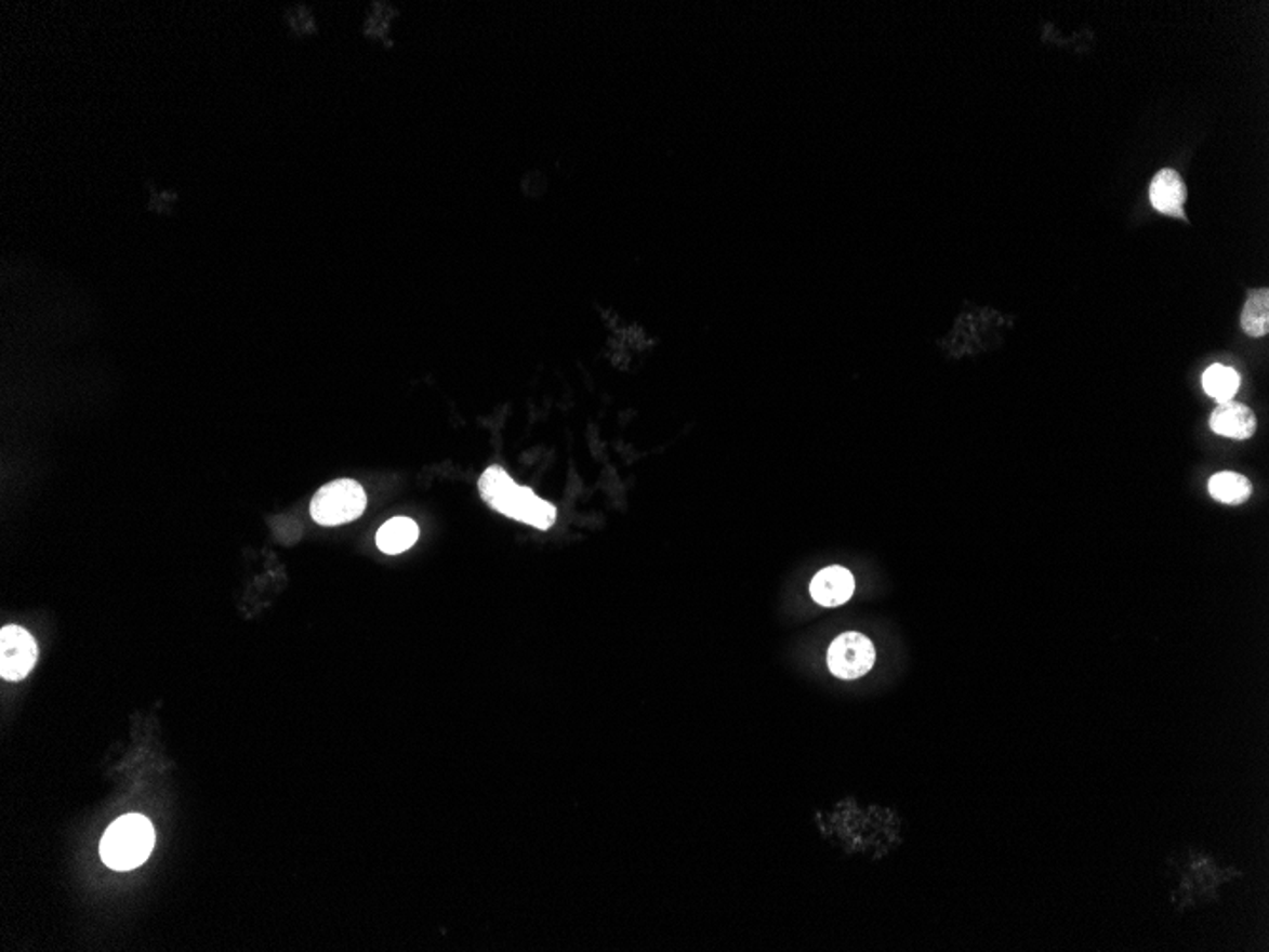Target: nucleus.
I'll return each instance as SVG.
<instances>
[{"label": "nucleus", "instance_id": "nucleus-9", "mask_svg": "<svg viewBox=\"0 0 1269 952\" xmlns=\"http://www.w3.org/2000/svg\"><path fill=\"white\" fill-rule=\"evenodd\" d=\"M419 540V525L409 517H394L376 532V546L384 554H404Z\"/></svg>", "mask_w": 1269, "mask_h": 952}, {"label": "nucleus", "instance_id": "nucleus-2", "mask_svg": "<svg viewBox=\"0 0 1269 952\" xmlns=\"http://www.w3.org/2000/svg\"><path fill=\"white\" fill-rule=\"evenodd\" d=\"M155 841L153 823L141 814H128L105 831L100 854L103 863L110 869L132 871L147 861Z\"/></svg>", "mask_w": 1269, "mask_h": 952}, {"label": "nucleus", "instance_id": "nucleus-4", "mask_svg": "<svg viewBox=\"0 0 1269 952\" xmlns=\"http://www.w3.org/2000/svg\"><path fill=\"white\" fill-rule=\"evenodd\" d=\"M876 660V650L872 640L859 632H846L838 635L829 647L827 664L833 675L841 679H859L871 672Z\"/></svg>", "mask_w": 1269, "mask_h": 952}, {"label": "nucleus", "instance_id": "nucleus-5", "mask_svg": "<svg viewBox=\"0 0 1269 952\" xmlns=\"http://www.w3.org/2000/svg\"><path fill=\"white\" fill-rule=\"evenodd\" d=\"M39 658V647L31 633L19 625H6L0 632V675L4 680H24Z\"/></svg>", "mask_w": 1269, "mask_h": 952}, {"label": "nucleus", "instance_id": "nucleus-10", "mask_svg": "<svg viewBox=\"0 0 1269 952\" xmlns=\"http://www.w3.org/2000/svg\"><path fill=\"white\" fill-rule=\"evenodd\" d=\"M1208 492L1220 504L1239 506L1251 499L1253 484L1248 477L1238 472H1218L1208 481Z\"/></svg>", "mask_w": 1269, "mask_h": 952}, {"label": "nucleus", "instance_id": "nucleus-6", "mask_svg": "<svg viewBox=\"0 0 1269 952\" xmlns=\"http://www.w3.org/2000/svg\"><path fill=\"white\" fill-rule=\"evenodd\" d=\"M1188 198V188L1182 175L1175 170H1160L1150 183V200L1155 210L1168 217L1186 219L1184 203Z\"/></svg>", "mask_w": 1269, "mask_h": 952}, {"label": "nucleus", "instance_id": "nucleus-11", "mask_svg": "<svg viewBox=\"0 0 1269 952\" xmlns=\"http://www.w3.org/2000/svg\"><path fill=\"white\" fill-rule=\"evenodd\" d=\"M1241 329L1253 339L1268 335L1269 331V291L1268 288L1248 291L1243 313H1241Z\"/></svg>", "mask_w": 1269, "mask_h": 952}, {"label": "nucleus", "instance_id": "nucleus-7", "mask_svg": "<svg viewBox=\"0 0 1269 952\" xmlns=\"http://www.w3.org/2000/svg\"><path fill=\"white\" fill-rule=\"evenodd\" d=\"M856 592L854 574L844 567H827L811 580L810 594L821 607H841Z\"/></svg>", "mask_w": 1269, "mask_h": 952}, {"label": "nucleus", "instance_id": "nucleus-8", "mask_svg": "<svg viewBox=\"0 0 1269 952\" xmlns=\"http://www.w3.org/2000/svg\"><path fill=\"white\" fill-rule=\"evenodd\" d=\"M1211 428L1218 436L1248 439L1258 428V419L1251 407L1239 401H1224L1211 414Z\"/></svg>", "mask_w": 1269, "mask_h": 952}, {"label": "nucleus", "instance_id": "nucleus-1", "mask_svg": "<svg viewBox=\"0 0 1269 952\" xmlns=\"http://www.w3.org/2000/svg\"><path fill=\"white\" fill-rule=\"evenodd\" d=\"M479 494L502 516L547 531L557 519V507L547 500L538 499L529 487H521L500 466H491L479 477Z\"/></svg>", "mask_w": 1269, "mask_h": 952}, {"label": "nucleus", "instance_id": "nucleus-3", "mask_svg": "<svg viewBox=\"0 0 1269 952\" xmlns=\"http://www.w3.org/2000/svg\"><path fill=\"white\" fill-rule=\"evenodd\" d=\"M366 506L367 494L358 481L336 479L314 494L310 514L316 524L336 527L358 519L366 512Z\"/></svg>", "mask_w": 1269, "mask_h": 952}, {"label": "nucleus", "instance_id": "nucleus-12", "mask_svg": "<svg viewBox=\"0 0 1269 952\" xmlns=\"http://www.w3.org/2000/svg\"><path fill=\"white\" fill-rule=\"evenodd\" d=\"M1241 376L1235 369L1226 368L1222 363H1215L1203 375V388L1216 401H1231L1238 394Z\"/></svg>", "mask_w": 1269, "mask_h": 952}]
</instances>
